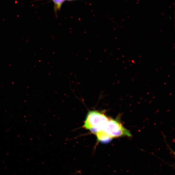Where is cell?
<instances>
[{"label": "cell", "mask_w": 175, "mask_h": 175, "mask_svg": "<svg viewBox=\"0 0 175 175\" xmlns=\"http://www.w3.org/2000/svg\"><path fill=\"white\" fill-rule=\"evenodd\" d=\"M109 119L103 113L96 111L89 112L84 122V127L92 133L102 130Z\"/></svg>", "instance_id": "1"}, {"label": "cell", "mask_w": 175, "mask_h": 175, "mask_svg": "<svg viewBox=\"0 0 175 175\" xmlns=\"http://www.w3.org/2000/svg\"><path fill=\"white\" fill-rule=\"evenodd\" d=\"M102 130L112 139L123 136H131L130 132L118 120L109 119Z\"/></svg>", "instance_id": "2"}, {"label": "cell", "mask_w": 175, "mask_h": 175, "mask_svg": "<svg viewBox=\"0 0 175 175\" xmlns=\"http://www.w3.org/2000/svg\"><path fill=\"white\" fill-rule=\"evenodd\" d=\"M95 134L97 141L102 143H107L112 139L102 130L97 132Z\"/></svg>", "instance_id": "3"}, {"label": "cell", "mask_w": 175, "mask_h": 175, "mask_svg": "<svg viewBox=\"0 0 175 175\" xmlns=\"http://www.w3.org/2000/svg\"><path fill=\"white\" fill-rule=\"evenodd\" d=\"M54 4V9L56 13L60 10L65 0H52Z\"/></svg>", "instance_id": "4"}, {"label": "cell", "mask_w": 175, "mask_h": 175, "mask_svg": "<svg viewBox=\"0 0 175 175\" xmlns=\"http://www.w3.org/2000/svg\"><path fill=\"white\" fill-rule=\"evenodd\" d=\"M67 1H74V0H67Z\"/></svg>", "instance_id": "5"}]
</instances>
